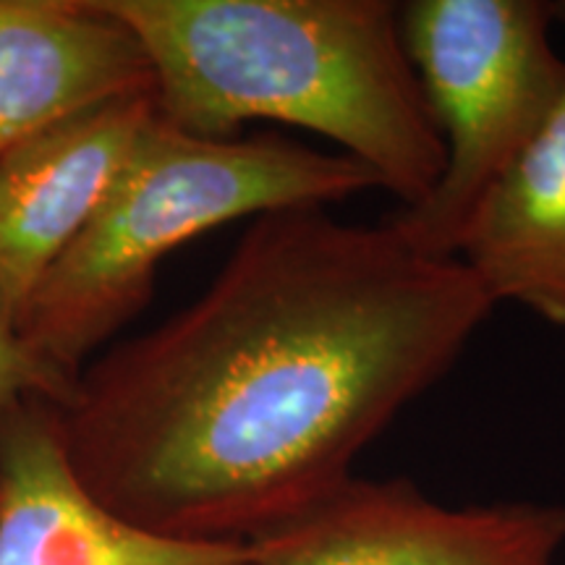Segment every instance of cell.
I'll list each match as a JSON object with an SVG mask.
<instances>
[{"mask_svg":"<svg viewBox=\"0 0 565 565\" xmlns=\"http://www.w3.org/2000/svg\"><path fill=\"white\" fill-rule=\"evenodd\" d=\"M74 380L47 370L21 345L17 333L0 328V424L17 404L26 398H45L63 404Z\"/></svg>","mask_w":565,"mask_h":565,"instance_id":"obj_10","label":"cell"},{"mask_svg":"<svg viewBox=\"0 0 565 565\" xmlns=\"http://www.w3.org/2000/svg\"><path fill=\"white\" fill-rule=\"evenodd\" d=\"M565 505L450 508L408 479L353 477L249 542L252 565H555Z\"/></svg>","mask_w":565,"mask_h":565,"instance_id":"obj_5","label":"cell"},{"mask_svg":"<svg viewBox=\"0 0 565 565\" xmlns=\"http://www.w3.org/2000/svg\"><path fill=\"white\" fill-rule=\"evenodd\" d=\"M370 189H380L372 171L341 152L280 134L196 137L154 110L100 207L26 303L17 338L76 380L150 303L168 254L233 221L330 207Z\"/></svg>","mask_w":565,"mask_h":565,"instance_id":"obj_3","label":"cell"},{"mask_svg":"<svg viewBox=\"0 0 565 565\" xmlns=\"http://www.w3.org/2000/svg\"><path fill=\"white\" fill-rule=\"evenodd\" d=\"M154 110L152 92L118 97L0 154V328L17 333L42 278L100 207Z\"/></svg>","mask_w":565,"mask_h":565,"instance_id":"obj_7","label":"cell"},{"mask_svg":"<svg viewBox=\"0 0 565 565\" xmlns=\"http://www.w3.org/2000/svg\"><path fill=\"white\" fill-rule=\"evenodd\" d=\"M0 565H252V550L113 513L76 477L58 404L26 398L0 424Z\"/></svg>","mask_w":565,"mask_h":565,"instance_id":"obj_6","label":"cell"},{"mask_svg":"<svg viewBox=\"0 0 565 565\" xmlns=\"http://www.w3.org/2000/svg\"><path fill=\"white\" fill-rule=\"evenodd\" d=\"M458 259L494 303H519L565 330V95L479 204Z\"/></svg>","mask_w":565,"mask_h":565,"instance_id":"obj_9","label":"cell"},{"mask_svg":"<svg viewBox=\"0 0 565 565\" xmlns=\"http://www.w3.org/2000/svg\"><path fill=\"white\" fill-rule=\"evenodd\" d=\"M498 307L458 257L330 207L254 217L210 286L76 374V477L181 540L252 542L353 479Z\"/></svg>","mask_w":565,"mask_h":565,"instance_id":"obj_1","label":"cell"},{"mask_svg":"<svg viewBox=\"0 0 565 565\" xmlns=\"http://www.w3.org/2000/svg\"><path fill=\"white\" fill-rule=\"evenodd\" d=\"M150 63L154 108L196 137L270 121L317 134L401 207L443 175L445 147L391 0H103Z\"/></svg>","mask_w":565,"mask_h":565,"instance_id":"obj_2","label":"cell"},{"mask_svg":"<svg viewBox=\"0 0 565 565\" xmlns=\"http://www.w3.org/2000/svg\"><path fill=\"white\" fill-rule=\"evenodd\" d=\"M557 17L561 6L542 0L401 3L408 61L445 147L433 194L387 217L414 249L458 257L479 204L561 105Z\"/></svg>","mask_w":565,"mask_h":565,"instance_id":"obj_4","label":"cell"},{"mask_svg":"<svg viewBox=\"0 0 565 565\" xmlns=\"http://www.w3.org/2000/svg\"><path fill=\"white\" fill-rule=\"evenodd\" d=\"M152 89L147 55L103 0H0V154L76 113Z\"/></svg>","mask_w":565,"mask_h":565,"instance_id":"obj_8","label":"cell"}]
</instances>
